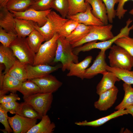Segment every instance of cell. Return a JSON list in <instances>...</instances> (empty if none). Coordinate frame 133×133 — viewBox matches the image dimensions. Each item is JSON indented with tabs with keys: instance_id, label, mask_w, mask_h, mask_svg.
<instances>
[{
	"instance_id": "1",
	"label": "cell",
	"mask_w": 133,
	"mask_h": 133,
	"mask_svg": "<svg viewBox=\"0 0 133 133\" xmlns=\"http://www.w3.org/2000/svg\"><path fill=\"white\" fill-rule=\"evenodd\" d=\"M57 47L55 58L52 63L60 62L62 65V71L69 70L70 64L79 62L78 55L73 51L71 45L66 38L59 36L57 40Z\"/></svg>"
},
{
	"instance_id": "2",
	"label": "cell",
	"mask_w": 133,
	"mask_h": 133,
	"mask_svg": "<svg viewBox=\"0 0 133 133\" xmlns=\"http://www.w3.org/2000/svg\"><path fill=\"white\" fill-rule=\"evenodd\" d=\"M132 21V20L130 18L128 19L126 22L125 26L121 29L118 34L112 39L100 42H97V41H95L87 42L84 45L73 49V53L78 55L81 52L89 51L94 49H99L106 51L110 49L113 43L118 39L123 36H129L130 31L133 29V24L132 26L129 27Z\"/></svg>"
},
{
	"instance_id": "3",
	"label": "cell",
	"mask_w": 133,
	"mask_h": 133,
	"mask_svg": "<svg viewBox=\"0 0 133 133\" xmlns=\"http://www.w3.org/2000/svg\"><path fill=\"white\" fill-rule=\"evenodd\" d=\"M108 58L111 67L131 70L133 56L122 47L114 45L110 48Z\"/></svg>"
},
{
	"instance_id": "4",
	"label": "cell",
	"mask_w": 133,
	"mask_h": 133,
	"mask_svg": "<svg viewBox=\"0 0 133 133\" xmlns=\"http://www.w3.org/2000/svg\"><path fill=\"white\" fill-rule=\"evenodd\" d=\"M69 19L64 18L54 11H51L48 14L47 21L41 27L36 23L35 30L43 36L45 41L51 39L55 34L58 33L64 24Z\"/></svg>"
},
{
	"instance_id": "5",
	"label": "cell",
	"mask_w": 133,
	"mask_h": 133,
	"mask_svg": "<svg viewBox=\"0 0 133 133\" xmlns=\"http://www.w3.org/2000/svg\"><path fill=\"white\" fill-rule=\"evenodd\" d=\"M59 36L56 33L50 40L42 44L35 54L33 66L49 64L53 62L55 58L57 47V40Z\"/></svg>"
},
{
	"instance_id": "6",
	"label": "cell",
	"mask_w": 133,
	"mask_h": 133,
	"mask_svg": "<svg viewBox=\"0 0 133 133\" xmlns=\"http://www.w3.org/2000/svg\"><path fill=\"white\" fill-rule=\"evenodd\" d=\"M111 24L102 25L91 26L87 35L81 41L71 44L72 49L81 46L88 42L99 40L103 41L113 38L114 36L112 30Z\"/></svg>"
},
{
	"instance_id": "7",
	"label": "cell",
	"mask_w": 133,
	"mask_h": 133,
	"mask_svg": "<svg viewBox=\"0 0 133 133\" xmlns=\"http://www.w3.org/2000/svg\"><path fill=\"white\" fill-rule=\"evenodd\" d=\"M9 47L20 62L33 65L36 53L30 47L26 38L17 36Z\"/></svg>"
},
{
	"instance_id": "8",
	"label": "cell",
	"mask_w": 133,
	"mask_h": 133,
	"mask_svg": "<svg viewBox=\"0 0 133 133\" xmlns=\"http://www.w3.org/2000/svg\"><path fill=\"white\" fill-rule=\"evenodd\" d=\"M52 93H40L23 99L24 101L31 105L42 118L50 110L53 96Z\"/></svg>"
},
{
	"instance_id": "9",
	"label": "cell",
	"mask_w": 133,
	"mask_h": 133,
	"mask_svg": "<svg viewBox=\"0 0 133 133\" xmlns=\"http://www.w3.org/2000/svg\"><path fill=\"white\" fill-rule=\"evenodd\" d=\"M51 10V9L46 11H39L29 8L22 12L10 11L15 18L32 21L37 23L38 26L40 27L46 22L48 15Z\"/></svg>"
},
{
	"instance_id": "10",
	"label": "cell",
	"mask_w": 133,
	"mask_h": 133,
	"mask_svg": "<svg viewBox=\"0 0 133 133\" xmlns=\"http://www.w3.org/2000/svg\"><path fill=\"white\" fill-rule=\"evenodd\" d=\"M37 119L23 117L16 114L8 117L9 125L14 133H27L36 124Z\"/></svg>"
},
{
	"instance_id": "11",
	"label": "cell",
	"mask_w": 133,
	"mask_h": 133,
	"mask_svg": "<svg viewBox=\"0 0 133 133\" xmlns=\"http://www.w3.org/2000/svg\"><path fill=\"white\" fill-rule=\"evenodd\" d=\"M31 80L38 86L40 89V93H54L62 86L63 84L55 76L50 74Z\"/></svg>"
},
{
	"instance_id": "12",
	"label": "cell",
	"mask_w": 133,
	"mask_h": 133,
	"mask_svg": "<svg viewBox=\"0 0 133 133\" xmlns=\"http://www.w3.org/2000/svg\"><path fill=\"white\" fill-rule=\"evenodd\" d=\"M118 90L116 86L100 94L98 100L94 102L95 108L100 111H106L113 106L117 98Z\"/></svg>"
},
{
	"instance_id": "13",
	"label": "cell",
	"mask_w": 133,
	"mask_h": 133,
	"mask_svg": "<svg viewBox=\"0 0 133 133\" xmlns=\"http://www.w3.org/2000/svg\"><path fill=\"white\" fill-rule=\"evenodd\" d=\"M62 67V64L54 66L48 64H40L35 66L27 64L28 80L39 78L50 74Z\"/></svg>"
},
{
	"instance_id": "14",
	"label": "cell",
	"mask_w": 133,
	"mask_h": 133,
	"mask_svg": "<svg viewBox=\"0 0 133 133\" xmlns=\"http://www.w3.org/2000/svg\"><path fill=\"white\" fill-rule=\"evenodd\" d=\"M104 50H100L92 65L85 70L84 78L90 79L99 74H103L107 71L106 67L107 64L105 61Z\"/></svg>"
},
{
	"instance_id": "15",
	"label": "cell",
	"mask_w": 133,
	"mask_h": 133,
	"mask_svg": "<svg viewBox=\"0 0 133 133\" xmlns=\"http://www.w3.org/2000/svg\"><path fill=\"white\" fill-rule=\"evenodd\" d=\"M87 3V9L85 12L74 15L67 16L66 18L74 20L79 23L87 26L104 25L100 19L93 15L91 11L92 8L91 6L89 3Z\"/></svg>"
},
{
	"instance_id": "16",
	"label": "cell",
	"mask_w": 133,
	"mask_h": 133,
	"mask_svg": "<svg viewBox=\"0 0 133 133\" xmlns=\"http://www.w3.org/2000/svg\"><path fill=\"white\" fill-rule=\"evenodd\" d=\"M15 18L6 7L0 8V27L6 32L17 35L15 28Z\"/></svg>"
},
{
	"instance_id": "17",
	"label": "cell",
	"mask_w": 133,
	"mask_h": 133,
	"mask_svg": "<svg viewBox=\"0 0 133 133\" xmlns=\"http://www.w3.org/2000/svg\"><path fill=\"white\" fill-rule=\"evenodd\" d=\"M22 82L10 75H4L2 85L0 87V96L9 92L16 93L20 88Z\"/></svg>"
},
{
	"instance_id": "18",
	"label": "cell",
	"mask_w": 133,
	"mask_h": 133,
	"mask_svg": "<svg viewBox=\"0 0 133 133\" xmlns=\"http://www.w3.org/2000/svg\"><path fill=\"white\" fill-rule=\"evenodd\" d=\"M92 59V56H89L80 62L72 63L69 66V72L66 75L68 77L75 76L83 80L85 70L91 63Z\"/></svg>"
},
{
	"instance_id": "19",
	"label": "cell",
	"mask_w": 133,
	"mask_h": 133,
	"mask_svg": "<svg viewBox=\"0 0 133 133\" xmlns=\"http://www.w3.org/2000/svg\"><path fill=\"white\" fill-rule=\"evenodd\" d=\"M96 86V92L99 95L109 90L115 86L116 82L120 80L113 72L107 71Z\"/></svg>"
},
{
	"instance_id": "20",
	"label": "cell",
	"mask_w": 133,
	"mask_h": 133,
	"mask_svg": "<svg viewBox=\"0 0 133 133\" xmlns=\"http://www.w3.org/2000/svg\"><path fill=\"white\" fill-rule=\"evenodd\" d=\"M92 8L93 15L100 20L104 25L108 24L107 11L105 5L102 0H85Z\"/></svg>"
},
{
	"instance_id": "21",
	"label": "cell",
	"mask_w": 133,
	"mask_h": 133,
	"mask_svg": "<svg viewBox=\"0 0 133 133\" xmlns=\"http://www.w3.org/2000/svg\"><path fill=\"white\" fill-rule=\"evenodd\" d=\"M36 23L31 21L15 18V30L17 36L25 38L35 29Z\"/></svg>"
},
{
	"instance_id": "22",
	"label": "cell",
	"mask_w": 133,
	"mask_h": 133,
	"mask_svg": "<svg viewBox=\"0 0 133 133\" xmlns=\"http://www.w3.org/2000/svg\"><path fill=\"white\" fill-rule=\"evenodd\" d=\"M128 114L127 110L126 109H122L117 110L107 116L94 120L90 121H85L82 122H76L75 124L80 126L97 127L103 125L112 119Z\"/></svg>"
},
{
	"instance_id": "23",
	"label": "cell",
	"mask_w": 133,
	"mask_h": 133,
	"mask_svg": "<svg viewBox=\"0 0 133 133\" xmlns=\"http://www.w3.org/2000/svg\"><path fill=\"white\" fill-rule=\"evenodd\" d=\"M12 50L1 45L0 46V63L5 67L4 74L7 73L17 60Z\"/></svg>"
},
{
	"instance_id": "24",
	"label": "cell",
	"mask_w": 133,
	"mask_h": 133,
	"mask_svg": "<svg viewBox=\"0 0 133 133\" xmlns=\"http://www.w3.org/2000/svg\"><path fill=\"white\" fill-rule=\"evenodd\" d=\"M41 121L36 124L27 133H53L56 127L55 123L52 122L47 115L43 116Z\"/></svg>"
},
{
	"instance_id": "25",
	"label": "cell",
	"mask_w": 133,
	"mask_h": 133,
	"mask_svg": "<svg viewBox=\"0 0 133 133\" xmlns=\"http://www.w3.org/2000/svg\"><path fill=\"white\" fill-rule=\"evenodd\" d=\"M27 64L17 59L7 73L21 82H24L28 80Z\"/></svg>"
},
{
	"instance_id": "26",
	"label": "cell",
	"mask_w": 133,
	"mask_h": 133,
	"mask_svg": "<svg viewBox=\"0 0 133 133\" xmlns=\"http://www.w3.org/2000/svg\"><path fill=\"white\" fill-rule=\"evenodd\" d=\"M91 26H87L79 23L77 27L66 38V40L71 44L81 41L89 32Z\"/></svg>"
},
{
	"instance_id": "27",
	"label": "cell",
	"mask_w": 133,
	"mask_h": 133,
	"mask_svg": "<svg viewBox=\"0 0 133 133\" xmlns=\"http://www.w3.org/2000/svg\"><path fill=\"white\" fill-rule=\"evenodd\" d=\"M26 39L30 47L35 53L38 51L42 43L45 41L42 35L35 29L26 38Z\"/></svg>"
},
{
	"instance_id": "28",
	"label": "cell",
	"mask_w": 133,
	"mask_h": 133,
	"mask_svg": "<svg viewBox=\"0 0 133 133\" xmlns=\"http://www.w3.org/2000/svg\"><path fill=\"white\" fill-rule=\"evenodd\" d=\"M34 2V0H10L6 8L9 11L22 12L28 9Z\"/></svg>"
},
{
	"instance_id": "29",
	"label": "cell",
	"mask_w": 133,
	"mask_h": 133,
	"mask_svg": "<svg viewBox=\"0 0 133 133\" xmlns=\"http://www.w3.org/2000/svg\"><path fill=\"white\" fill-rule=\"evenodd\" d=\"M16 114L31 118L41 119L42 118L31 105L25 101L19 103Z\"/></svg>"
},
{
	"instance_id": "30",
	"label": "cell",
	"mask_w": 133,
	"mask_h": 133,
	"mask_svg": "<svg viewBox=\"0 0 133 133\" xmlns=\"http://www.w3.org/2000/svg\"><path fill=\"white\" fill-rule=\"evenodd\" d=\"M107 71L114 73L120 80L126 83L133 84V70L111 67L107 65L106 67Z\"/></svg>"
},
{
	"instance_id": "31",
	"label": "cell",
	"mask_w": 133,
	"mask_h": 133,
	"mask_svg": "<svg viewBox=\"0 0 133 133\" xmlns=\"http://www.w3.org/2000/svg\"><path fill=\"white\" fill-rule=\"evenodd\" d=\"M123 87L124 95L121 102L115 107V109L116 110L125 109L127 107L133 105V88L131 84L125 83L123 84Z\"/></svg>"
},
{
	"instance_id": "32",
	"label": "cell",
	"mask_w": 133,
	"mask_h": 133,
	"mask_svg": "<svg viewBox=\"0 0 133 133\" xmlns=\"http://www.w3.org/2000/svg\"><path fill=\"white\" fill-rule=\"evenodd\" d=\"M18 91L23 95V99L40 93V89L38 86L31 80H27L22 82Z\"/></svg>"
},
{
	"instance_id": "33",
	"label": "cell",
	"mask_w": 133,
	"mask_h": 133,
	"mask_svg": "<svg viewBox=\"0 0 133 133\" xmlns=\"http://www.w3.org/2000/svg\"><path fill=\"white\" fill-rule=\"evenodd\" d=\"M67 0L69 10L67 16L74 15L86 10L87 3L85 2V0Z\"/></svg>"
},
{
	"instance_id": "34",
	"label": "cell",
	"mask_w": 133,
	"mask_h": 133,
	"mask_svg": "<svg viewBox=\"0 0 133 133\" xmlns=\"http://www.w3.org/2000/svg\"><path fill=\"white\" fill-rule=\"evenodd\" d=\"M79 24L74 20L69 19L64 24L58 33L59 36L66 38L76 29Z\"/></svg>"
},
{
	"instance_id": "35",
	"label": "cell",
	"mask_w": 133,
	"mask_h": 133,
	"mask_svg": "<svg viewBox=\"0 0 133 133\" xmlns=\"http://www.w3.org/2000/svg\"><path fill=\"white\" fill-rule=\"evenodd\" d=\"M52 8L59 13L63 18H66L69 10L67 0H54Z\"/></svg>"
},
{
	"instance_id": "36",
	"label": "cell",
	"mask_w": 133,
	"mask_h": 133,
	"mask_svg": "<svg viewBox=\"0 0 133 133\" xmlns=\"http://www.w3.org/2000/svg\"><path fill=\"white\" fill-rule=\"evenodd\" d=\"M114 43L126 50L133 56V38L129 36L122 37L117 39Z\"/></svg>"
},
{
	"instance_id": "37",
	"label": "cell",
	"mask_w": 133,
	"mask_h": 133,
	"mask_svg": "<svg viewBox=\"0 0 133 133\" xmlns=\"http://www.w3.org/2000/svg\"><path fill=\"white\" fill-rule=\"evenodd\" d=\"M105 4L107 10L108 22L112 23L113 19L116 16V11L115 9V4L118 3L119 0H102Z\"/></svg>"
},
{
	"instance_id": "38",
	"label": "cell",
	"mask_w": 133,
	"mask_h": 133,
	"mask_svg": "<svg viewBox=\"0 0 133 133\" xmlns=\"http://www.w3.org/2000/svg\"><path fill=\"white\" fill-rule=\"evenodd\" d=\"M54 0H39L35 2L29 8L39 11L51 9Z\"/></svg>"
},
{
	"instance_id": "39",
	"label": "cell",
	"mask_w": 133,
	"mask_h": 133,
	"mask_svg": "<svg viewBox=\"0 0 133 133\" xmlns=\"http://www.w3.org/2000/svg\"><path fill=\"white\" fill-rule=\"evenodd\" d=\"M17 37V35L9 33L0 27V42L4 46L9 47Z\"/></svg>"
},
{
	"instance_id": "40",
	"label": "cell",
	"mask_w": 133,
	"mask_h": 133,
	"mask_svg": "<svg viewBox=\"0 0 133 133\" xmlns=\"http://www.w3.org/2000/svg\"><path fill=\"white\" fill-rule=\"evenodd\" d=\"M7 113L0 106V122L4 126L6 133H10L13 132L8 122Z\"/></svg>"
},
{
	"instance_id": "41",
	"label": "cell",
	"mask_w": 133,
	"mask_h": 133,
	"mask_svg": "<svg viewBox=\"0 0 133 133\" xmlns=\"http://www.w3.org/2000/svg\"><path fill=\"white\" fill-rule=\"evenodd\" d=\"M130 0H119L116 11V16L119 19L122 18L127 11V10L124 8V5L126 2ZM133 1V0H131ZM129 13L133 15V8L131 10Z\"/></svg>"
},
{
	"instance_id": "42",
	"label": "cell",
	"mask_w": 133,
	"mask_h": 133,
	"mask_svg": "<svg viewBox=\"0 0 133 133\" xmlns=\"http://www.w3.org/2000/svg\"><path fill=\"white\" fill-rule=\"evenodd\" d=\"M19 103L16 101H13L0 104V106L8 112H9L12 114H16L17 110Z\"/></svg>"
},
{
	"instance_id": "43",
	"label": "cell",
	"mask_w": 133,
	"mask_h": 133,
	"mask_svg": "<svg viewBox=\"0 0 133 133\" xmlns=\"http://www.w3.org/2000/svg\"><path fill=\"white\" fill-rule=\"evenodd\" d=\"M20 100V98L16 93H11L9 95L0 96V103L4 104Z\"/></svg>"
},
{
	"instance_id": "44",
	"label": "cell",
	"mask_w": 133,
	"mask_h": 133,
	"mask_svg": "<svg viewBox=\"0 0 133 133\" xmlns=\"http://www.w3.org/2000/svg\"><path fill=\"white\" fill-rule=\"evenodd\" d=\"M125 109L127 110L128 114H130L133 116V105L127 107Z\"/></svg>"
},
{
	"instance_id": "45",
	"label": "cell",
	"mask_w": 133,
	"mask_h": 133,
	"mask_svg": "<svg viewBox=\"0 0 133 133\" xmlns=\"http://www.w3.org/2000/svg\"><path fill=\"white\" fill-rule=\"evenodd\" d=\"M10 0H0V8L6 7L7 3Z\"/></svg>"
},
{
	"instance_id": "46",
	"label": "cell",
	"mask_w": 133,
	"mask_h": 133,
	"mask_svg": "<svg viewBox=\"0 0 133 133\" xmlns=\"http://www.w3.org/2000/svg\"><path fill=\"white\" fill-rule=\"evenodd\" d=\"M35 2L36 1L39 0H34Z\"/></svg>"
},
{
	"instance_id": "47",
	"label": "cell",
	"mask_w": 133,
	"mask_h": 133,
	"mask_svg": "<svg viewBox=\"0 0 133 133\" xmlns=\"http://www.w3.org/2000/svg\"></svg>"
}]
</instances>
